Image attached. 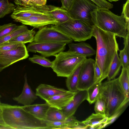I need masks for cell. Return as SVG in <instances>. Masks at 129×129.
<instances>
[{
    "mask_svg": "<svg viewBox=\"0 0 129 129\" xmlns=\"http://www.w3.org/2000/svg\"><path fill=\"white\" fill-rule=\"evenodd\" d=\"M95 61L87 58L82 63L77 86L78 90H87L94 83V67Z\"/></svg>",
    "mask_w": 129,
    "mask_h": 129,
    "instance_id": "cell-10",
    "label": "cell"
},
{
    "mask_svg": "<svg viewBox=\"0 0 129 129\" xmlns=\"http://www.w3.org/2000/svg\"><path fill=\"white\" fill-rule=\"evenodd\" d=\"M68 90L44 84H40L36 89L38 96L45 101L54 95L66 92Z\"/></svg>",
    "mask_w": 129,
    "mask_h": 129,
    "instance_id": "cell-17",
    "label": "cell"
},
{
    "mask_svg": "<svg viewBox=\"0 0 129 129\" xmlns=\"http://www.w3.org/2000/svg\"><path fill=\"white\" fill-rule=\"evenodd\" d=\"M29 56L25 44L15 48L0 52V64L5 68L19 61L27 58Z\"/></svg>",
    "mask_w": 129,
    "mask_h": 129,
    "instance_id": "cell-11",
    "label": "cell"
},
{
    "mask_svg": "<svg viewBox=\"0 0 129 129\" xmlns=\"http://www.w3.org/2000/svg\"><path fill=\"white\" fill-rule=\"evenodd\" d=\"M122 66L118 54L116 53L110 67L107 77L108 80L115 78L119 73Z\"/></svg>",
    "mask_w": 129,
    "mask_h": 129,
    "instance_id": "cell-26",
    "label": "cell"
},
{
    "mask_svg": "<svg viewBox=\"0 0 129 129\" xmlns=\"http://www.w3.org/2000/svg\"><path fill=\"white\" fill-rule=\"evenodd\" d=\"M22 106L26 111L41 120H46L47 113L50 107L47 103L30 104Z\"/></svg>",
    "mask_w": 129,
    "mask_h": 129,
    "instance_id": "cell-18",
    "label": "cell"
},
{
    "mask_svg": "<svg viewBox=\"0 0 129 129\" xmlns=\"http://www.w3.org/2000/svg\"><path fill=\"white\" fill-rule=\"evenodd\" d=\"M16 7L8 0H0V18L13 12Z\"/></svg>",
    "mask_w": 129,
    "mask_h": 129,
    "instance_id": "cell-30",
    "label": "cell"
},
{
    "mask_svg": "<svg viewBox=\"0 0 129 129\" xmlns=\"http://www.w3.org/2000/svg\"><path fill=\"white\" fill-rule=\"evenodd\" d=\"M28 60L34 63L40 64L46 67L52 68V62L42 55H34L33 57L29 58Z\"/></svg>",
    "mask_w": 129,
    "mask_h": 129,
    "instance_id": "cell-31",
    "label": "cell"
},
{
    "mask_svg": "<svg viewBox=\"0 0 129 129\" xmlns=\"http://www.w3.org/2000/svg\"><path fill=\"white\" fill-rule=\"evenodd\" d=\"M67 117L61 111L50 106L47 113L46 120L49 121H57L64 120Z\"/></svg>",
    "mask_w": 129,
    "mask_h": 129,
    "instance_id": "cell-25",
    "label": "cell"
},
{
    "mask_svg": "<svg viewBox=\"0 0 129 129\" xmlns=\"http://www.w3.org/2000/svg\"><path fill=\"white\" fill-rule=\"evenodd\" d=\"M73 0H60L62 6L61 7L69 11L72 6Z\"/></svg>",
    "mask_w": 129,
    "mask_h": 129,
    "instance_id": "cell-40",
    "label": "cell"
},
{
    "mask_svg": "<svg viewBox=\"0 0 129 129\" xmlns=\"http://www.w3.org/2000/svg\"><path fill=\"white\" fill-rule=\"evenodd\" d=\"M66 44L61 43L36 42L29 43L26 47L28 52H37L45 57L54 56L65 49Z\"/></svg>",
    "mask_w": 129,
    "mask_h": 129,
    "instance_id": "cell-9",
    "label": "cell"
},
{
    "mask_svg": "<svg viewBox=\"0 0 129 129\" xmlns=\"http://www.w3.org/2000/svg\"><path fill=\"white\" fill-rule=\"evenodd\" d=\"M17 26L12 23L0 25V39L9 34Z\"/></svg>",
    "mask_w": 129,
    "mask_h": 129,
    "instance_id": "cell-33",
    "label": "cell"
},
{
    "mask_svg": "<svg viewBox=\"0 0 129 129\" xmlns=\"http://www.w3.org/2000/svg\"><path fill=\"white\" fill-rule=\"evenodd\" d=\"M54 26L75 42L85 41L92 36L93 25L83 21L73 19Z\"/></svg>",
    "mask_w": 129,
    "mask_h": 129,
    "instance_id": "cell-6",
    "label": "cell"
},
{
    "mask_svg": "<svg viewBox=\"0 0 129 129\" xmlns=\"http://www.w3.org/2000/svg\"><path fill=\"white\" fill-rule=\"evenodd\" d=\"M108 1L110 2H117L118 1H119V0H107Z\"/></svg>",
    "mask_w": 129,
    "mask_h": 129,
    "instance_id": "cell-44",
    "label": "cell"
},
{
    "mask_svg": "<svg viewBox=\"0 0 129 129\" xmlns=\"http://www.w3.org/2000/svg\"><path fill=\"white\" fill-rule=\"evenodd\" d=\"M1 103L0 102V106H1Z\"/></svg>",
    "mask_w": 129,
    "mask_h": 129,
    "instance_id": "cell-46",
    "label": "cell"
},
{
    "mask_svg": "<svg viewBox=\"0 0 129 129\" xmlns=\"http://www.w3.org/2000/svg\"><path fill=\"white\" fill-rule=\"evenodd\" d=\"M91 20L95 25L104 31L120 37L125 38L129 30L123 15H116L109 10L98 8L91 13Z\"/></svg>",
    "mask_w": 129,
    "mask_h": 129,
    "instance_id": "cell-3",
    "label": "cell"
},
{
    "mask_svg": "<svg viewBox=\"0 0 129 129\" xmlns=\"http://www.w3.org/2000/svg\"><path fill=\"white\" fill-rule=\"evenodd\" d=\"M118 78L123 90L126 96L129 97V69L122 68L121 74Z\"/></svg>",
    "mask_w": 129,
    "mask_h": 129,
    "instance_id": "cell-27",
    "label": "cell"
},
{
    "mask_svg": "<svg viewBox=\"0 0 129 129\" xmlns=\"http://www.w3.org/2000/svg\"><path fill=\"white\" fill-rule=\"evenodd\" d=\"M100 96L105 101L106 116L108 118L129 101V97L126 96L123 90L118 78L102 83Z\"/></svg>",
    "mask_w": 129,
    "mask_h": 129,
    "instance_id": "cell-4",
    "label": "cell"
},
{
    "mask_svg": "<svg viewBox=\"0 0 129 129\" xmlns=\"http://www.w3.org/2000/svg\"><path fill=\"white\" fill-rule=\"evenodd\" d=\"M37 96L28 84L27 77L26 75L25 74L22 91L18 96L13 97V100L18 104L26 106L31 104L38 98Z\"/></svg>",
    "mask_w": 129,
    "mask_h": 129,
    "instance_id": "cell-15",
    "label": "cell"
},
{
    "mask_svg": "<svg viewBox=\"0 0 129 129\" xmlns=\"http://www.w3.org/2000/svg\"><path fill=\"white\" fill-rule=\"evenodd\" d=\"M36 32L32 29L22 33L6 42L13 43H31L34 41Z\"/></svg>",
    "mask_w": 129,
    "mask_h": 129,
    "instance_id": "cell-23",
    "label": "cell"
},
{
    "mask_svg": "<svg viewBox=\"0 0 129 129\" xmlns=\"http://www.w3.org/2000/svg\"><path fill=\"white\" fill-rule=\"evenodd\" d=\"M98 8L90 0H73L71 8L68 11L73 19L80 20L93 25L91 13Z\"/></svg>",
    "mask_w": 129,
    "mask_h": 129,
    "instance_id": "cell-7",
    "label": "cell"
},
{
    "mask_svg": "<svg viewBox=\"0 0 129 129\" xmlns=\"http://www.w3.org/2000/svg\"><path fill=\"white\" fill-rule=\"evenodd\" d=\"M87 90H78L73 99L61 110L68 117L73 115L80 105L87 98Z\"/></svg>",
    "mask_w": 129,
    "mask_h": 129,
    "instance_id": "cell-14",
    "label": "cell"
},
{
    "mask_svg": "<svg viewBox=\"0 0 129 129\" xmlns=\"http://www.w3.org/2000/svg\"><path fill=\"white\" fill-rule=\"evenodd\" d=\"M129 0H127L123 4L121 14L123 15L126 23L129 25Z\"/></svg>",
    "mask_w": 129,
    "mask_h": 129,
    "instance_id": "cell-37",
    "label": "cell"
},
{
    "mask_svg": "<svg viewBox=\"0 0 129 129\" xmlns=\"http://www.w3.org/2000/svg\"><path fill=\"white\" fill-rule=\"evenodd\" d=\"M0 129H8L3 120L1 114V109L0 107Z\"/></svg>",
    "mask_w": 129,
    "mask_h": 129,
    "instance_id": "cell-42",
    "label": "cell"
},
{
    "mask_svg": "<svg viewBox=\"0 0 129 129\" xmlns=\"http://www.w3.org/2000/svg\"><path fill=\"white\" fill-rule=\"evenodd\" d=\"M27 27L25 25L17 26L12 32L5 36L0 39V45L9 41L17 35L28 30Z\"/></svg>",
    "mask_w": 129,
    "mask_h": 129,
    "instance_id": "cell-29",
    "label": "cell"
},
{
    "mask_svg": "<svg viewBox=\"0 0 129 129\" xmlns=\"http://www.w3.org/2000/svg\"><path fill=\"white\" fill-rule=\"evenodd\" d=\"M102 84L101 82L94 83L87 90L86 100L90 104L94 103L100 96Z\"/></svg>",
    "mask_w": 129,
    "mask_h": 129,
    "instance_id": "cell-24",
    "label": "cell"
},
{
    "mask_svg": "<svg viewBox=\"0 0 129 129\" xmlns=\"http://www.w3.org/2000/svg\"><path fill=\"white\" fill-rule=\"evenodd\" d=\"M24 25L40 28L49 24L57 25V21L51 16L45 14L17 19L15 21Z\"/></svg>",
    "mask_w": 129,
    "mask_h": 129,
    "instance_id": "cell-13",
    "label": "cell"
},
{
    "mask_svg": "<svg viewBox=\"0 0 129 129\" xmlns=\"http://www.w3.org/2000/svg\"><path fill=\"white\" fill-rule=\"evenodd\" d=\"M108 117L100 114L92 113L82 122L87 126V129H101L105 127V124Z\"/></svg>",
    "mask_w": 129,
    "mask_h": 129,
    "instance_id": "cell-19",
    "label": "cell"
},
{
    "mask_svg": "<svg viewBox=\"0 0 129 129\" xmlns=\"http://www.w3.org/2000/svg\"><path fill=\"white\" fill-rule=\"evenodd\" d=\"M76 92L68 90L65 93L54 95L45 101L50 107L61 110L73 99Z\"/></svg>",
    "mask_w": 129,
    "mask_h": 129,
    "instance_id": "cell-16",
    "label": "cell"
},
{
    "mask_svg": "<svg viewBox=\"0 0 129 129\" xmlns=\"http://www.w3.org/2000/svg\"><path fill=\"white\" fill-rule=\"evenodd\" d=\"M98 8L109 10L113 7V5L106 0H90Z\"/></svg>",
    "mask_w": 129,
    "mask_h": 129,
    "instance_id": "cell-35",
    "label": "cell"
},
{
    "mask_svg": "<svg viewBox=\"0 0 129 129\" xmlns=\"http://www.w3.org/2000/svg\"><path fill=\"white\" fill-rule=\"evenodd\" d=\"M68 51L76 52L86 57H91L95 54L96 51L88 44L84 42L77 43L72 42L68 44Z\"/></svg>",
    "mask_w": 129,
    "mask_h": 129,
    "instance_id": "cell-20",
    "label": "cell"
},
{
    "mask_svg": "<svg viewBox=\"0 0 129 129\" xmlns=\"http://www.w3.org/2000/svg\"><path fill=\"white\" fill-rule=\"evenodd\" d=\"M46 0L47 1V0Z\"/></svg>",
    "mask_w": 129,
    "mask_h": 129,
    "instance_id": "cell-47",
    "label": "cell"
},
{
    "mask_svg": "<svg viewBox=\"0 0 129 129\" xmlns=\"http://www.w3.org/2000/svg\"><path fill=\"white\" fill-rule=\"evenodd\" d=\"M95 102L94 109L95 113L106 116V104L104 100L100 96Z\"/></svg>",
    "mask_w": 129,
    "mask_h": 129,
    "instance_id": "cell-32",
    "label": "cell"
},
{
    "mask_svg": "<svg viewBox=\"0 0 129 129\" xmlns=\"http://www.w3.org/2000/svg\"><path fill=\"white\" fill-rule=\"evenodd\" d=\"M82 63L67 77L66 81V85L69 90L70 91L76 92L78 90L77 89V86Z\"/></svg>",
    "mask_w": 129,
    "mask_h": 129,
    "instance_id": "cell-22",
    "label": "cell"
},
{
    "mask_svg": "<svg viewBox=\"0 0 129 129\" xmlns=\"http://www.w3.org/2000/svg\"><path fill=\"white\" fill-rule=\"evenodd\" d=\"M92 36L95 39L96 50L95 62L102 73L101 81L107 77L110 67L119 50L116 36L93 25Z\"/></svg>",
    "mask_w": 129,
    "mask_h": 129,
    "instance_id": "cell-1",
    "label": "cell"
},
{
    "mask_svg": "<svg viewBox=\"0 0 129 129\" xmlns=\"http://www.w3.org/2000/svg\"><path fill=\"white\" fill-rule=\"evenodd\" d=\"M102 76L101 71L95 62L94 67V77L95 83L101 82Z\"/></svg>",
    "mask_w": 129,
    "mask_h": 129,
    "instance_id": "cell-39",
    "label": "cell"
},
{
    "mask_svg": "<svg viewBox=\"0 0 129 129\" xmlns=\"http://www.w3.org/2000/svg\"><path fill=\"white\" fill-rule=\"evenodd\" d=\"M73 40L55 27L46 26L39 28L35 34L34 41L36 42L61 43L69 44Z\"/></svg>",
    "mask_w": 129,
    "mask_h": 129,
    "instance_id": "cell-8",
    "label": "cell"
},
{
    "mask_svg": "<svg viewBox=\"0 0 129 129\" xmlns=\"http://www.w3.org/2000/svg\"><path fill=\"white\" fill-rule=\"evenodd\" d=\"M43 14L33 8L18 6L13 12L11 17L15 21L17 19Z\"/></svg>",
    "mask_w": 129,
    "mask_h": 129,
    "instance_id": "cell-21",
    "label": "cell"
},
{
    "mask_svg": "<svg viewBox=\"0 0 129 129\" xmlns=\"http://www.w3.org/2000/svg\"><path fill=\"white\" fill-rule=\"evenodd\" d=\"M38 6L45 5L46 4V0H28Z\"/></svg>",
    "mask_w": 129,
    "mask_h": 129,
    "instance_id": "cell-41",
    "label": "cell"
},
{
    "mask_svg": "<svg viewBox=\"0 0 129 129\" xmlns=\"http://www.w3.org/2000/svg\"><path fill=\"white\" fill-rule=\"evenodd\" d=\"M1 114L8 129H51L47 121L39 119L22 106L1 103Z\"/></svg>",
    "mask_w": 129,
    "mask_h": 129,
    "instance_id": "cell-2",
    "label": "cell"
},
{
    "mask_svg": "<svg viewBox=\"0 0 129 129\" xmlns=\"http://www.w3.org/2000/svg\"><path fill=\"white\" fill-rule=\"evenodd\" d=\"M23 43H13L5 42L0 45V52L10 50L21 46Z\"/></svg>",
    "mask_w": 129,
    "mask_h": 129,
    "instance_id": "cell-36",
    "label": "cell"
},
{
    "mask_svg": "<svg viewBox=\"0 0 129 129\" xmlns=\"http://www.w3.org/2000/svg\"><path fill=\"white\" fill-rule=\"evenodd\" d=\"M1 97H2V96H1V95L0 94V98H1Z\"/></svg>",
    "mask_w": 129,
    "mask_h": 129,
    "instance_id": "cell-45",
    "label": "cell"
},
{
    "mask_svg": "<svg viewBox=\"0 0 129 129\" xmlns=\"http://www.w3.org/2000/svg\"><path fill=\"white\" fill-rule=\"evenodd\" d=\"M38 10L41 12L52 16L57 21V24L65 23L73 19L68 11L61 7L45 4L40 6Z\"/></svg>",
    "mask_w": 129,
    "mask_h": 129,
    "instance_id": "cell-12",
    "label": "cell"
},
{
    "mask_svg": "<svg viewBox=\"0 0 129 129\" xmlns=\"http://www.w3.org/2000/svg\"><path fill=\"white\" fill-rule=\"evenodd\" d=\"M15 4L18 6L33 8L37 5L28 0H14Z\"/></svg>",
    "mask_w": 129,
    "mask_h": 129,
    "instance_id": "cell-38",
    "label": "cell"
},
{
    "mask_svg": "<svg viewBox=\"0 0 129 129\" xmlns=\"http://www.w3.org/2000/svg\"><path fill=\"white\" fill-rule=\"evenodd\" d=\"M5 69L3 66L0 64V72L2 71Z\"/></svg>",
    "mask_w": 129,
    "mask_h": 129,
    "instance_id": "cell-43",
    "label": "cell"
},
{
    "mask_svg": "<svg viewBox=\"0 0 129 129\" xmlns=\"http://www.w3.org/2000/svg\"><path fill=\"white\" fill-rule=\"evenodd\" d=\"M123 49L119 50V59L122 68L129 69V43H124Z\"/></svg>",
    "mask_w": 129,
    "mask_h": 129,
    "instance_id": "cell-28",
    "label": "cell"
},
{
    "mask_svg": "<svg viewBox=\"0 0 129 129\" xmlns=\"http://www.w3.org/2000/svg\"><path fill=\"white\" fill-rule=\"evenodd\" d=\"M128 103L129 102L123 105L112 116L108 118L107 121L105 124V127L113 123L116 120L125 110L128 106Z\"/></svg>",
    "mask_w": 129,
    "mask_h": 129,
    "instance_id": "cell-34",
    "label": "cell"
},
{
    "mask_svg": "<svg viewBox=\"0 0 129 129\" xmlns=\"http://www.w3.org/2000/svg\"><path fill=\"white\" fill-rule=\"evenodd\" d=\"M51 68L58 77H67L87 59L76 52H61L54 56Z\"/></svg>",
    "mask_w": 129,
    "mask_h": 129,
    "instance_id": "cell-5",
    "label": "cell"
}]
</instances>
